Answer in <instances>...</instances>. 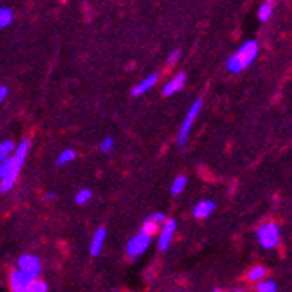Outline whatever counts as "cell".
Returning <instances> with one entry per match:
<instances>
[{"instance_id": "6da1fadb", "label": "cell", "mask_w": 292, "mask_h": 292, "mask_svg": "<svg viewBox=\"0 0 292 292\" xmlns=\"http://www.w3.org/2000/svg\"><path fill=\"white\" fill-rule=\"evenodd\" d=\"M257 239L265 250H273L280 242V228L276 223H265L264 227L259 228L257 232Z\"/></svg>"}, {"instance_id": "7a4b0ae2", "label": "cell", "mask_w": 292, "mask_h": 292, "mask_svg": "<svg viewBox=\"0 0 292 292\" xmlns=\"http://www.w3.org/2000/svg\"><path fill=\"white\" fill-rule=\"evenodd\" d=\"M201 105H203V103H201V100H196V102L191 105L186 120H184V123H182V127H180L178 137H176V143H178V146H184V144L187 143L189 132H191V129H193V125H195V120L198 118V112H199V109H201Z\"/></svg>"}, {"instance_id": "3957f363", "label": "cell", "mask_w": 292, "mask_h": 292, "mask_svg": "<svg viewBox=\"0 0 292 292\" xmlns=\"http://www.w3.org/2000/svg\"><path fill=\"white\" fill-rule=\"evenodd\" d=\"M150 242H152V237L139 232L137 235L132 237L129 241V244H127V255H129L130 259H137V257H141L144 251L148 250Z\"/></svg>"}, {"instance_id": "277c9868", "label": "cell", "mask_w": 292, "mask_h": 292, "mask_svg": "<svg viewBox=\"0 0 292 292\" xmlns=\"http://www.w3.org/2000/svg\"><path fill=\"white\" fill-rule=\"evenodd\" d=\"M18 271H22L24 274H27L29 278L37 280V276L41 274V260L34 255H24L18 260Z\"/></svg>"}, {"instance_id": "5b68a950", "label": "cell", "mask_w": 292, "mask_h": 292, "mask_svg": "<svg viewBox=\"0 0 292 292\" xmlns=\"http://www.w3.org/2000/svg\"><path fill=\"white\" fill-rule=\"evenodd\" d=\"M259 56V43L250 39V41H244L239 48V52L235 54V57L239 59L242 68H248V66L253 63Z\"/></svg>"}, {"instance_id": "8992f818", "label": "cell", "mask_w": 292, "mask_h": 292, "mask_svg": "<svg viewBox=\"0 0 292 292\" xmlns=\"http://www.w3.org/2000/svg\"><path fill=\"white\" fill-rule=\"evenodd\" d=\"M175 230H176V221L175 219H166L162 225V230L159 233V250L164 251L169 248L173 241V235H175Z\"/></svg>"}, {"instance_id": "52a82bcc", "label": "cell", "mask_w": 292, "mask_h": 292, "mask_svg": "<svg viewBox=\"0 0 292 292\" xmlns=\"http://www.w3.org/2000/svg\"><path fill=\"white\" fill-rule=\"evenodd\" d=\"M31 282H32V278H29L27 274H24L22 271H18V269H13V271H11L9 283H11V291L13 292H24L25 287H27Z\"/></svg>"}, {"instance_id": "ba28073f", "label": "cell", "mask_w": 292, "mask_h": 292, "mask_svg": "<svg viewBox=\"0 0 292 292\" xmlns=\"http://www.w3.org/2000/svg\"><path fill=\"white\" fill-rule=\"evenodd\" d=\"M29 146H31L29 139H24L22 143L18 144V146H14L13 157H11V161L14 162V166H18V167L24 166L25 157H27V153H29Z\"/></svg>"}, {"instance_id": "9c48e42d", "label": "cell", "mask_w": 292, "mask_h": 292, "mask_svg": "<svg viewBox=\"0 0 292 292\" xmlns=\"http://www.w3.org/2000/svg\"><path fill=\"white\" fill-rule=\"evenodd\" d=\"M214 209H216V203H214L212 199H205V201H199V203L196 205L193 214H195L196 219H205L214 212Z\"/></svg>"}, {"instance_id": "30bf717a", "label": "cell", "mask_w": 292, "mask_h": 292, "mask_svg": "<svg viewBox=\"0 0 292 292\" xmlns=\"http://www.w3.org/2000/svg\"><path fill=\"white\" fill-rule=\"evenodd\" d=\"M157 79H159V75L157 73H152L150 77H146L144 80H141L137 86H135L134 89H132V97H139V95H143V93H146V91H150V89L157 84Z\"/></svg>"}, {"instance_id": "8fae6325", "label": "cell", "mask_w": 292, "mask_h": 292, "mask_svg": "<svg viewBox=\"0 0 292 292\" xmlns=\"http://www.w3.org/2000/svg\"><path fill=\"white\" fill-rule=\"evenodd\" d=\"M184 84H186V73H178L176 77H173L169 82L164 86V97H169V95L176 93V91H180L184 88Z\"/></svg>"}, {"instance_id": "7c38bea8", "label": "cell", "mask_w": 292, "mask_h": 292, "mask_svg": "<svg viewBox=\"0 0 292 292\" xmlns=\"http://www.w3.org/2000/svg\"><path fill=\"white\" fill-rule=\"evenodd\" d=\"M105 237H107V232L103 227L98 228L97 232H95L93 239H91V255L93 257L100 255V251H102V248H103V242H105Z\"/></svg>"}, {"instance_id": "4fadbf2b", "label": "cell", "mask_w": 292, "mask_h": 292, "mask_svg": "<svg viewBox=\"0 0 292 292\" xmlns=\"http://www.w3.org/2000/svg\"><path fill=\"white\" fill-rule=\"evenodd\" d=\"M264 276H267V269H265L264 265H255V267H251L250 273H248V280H251V282H260Z\"/></svg>"}, {"instance_id": "5bb4252c", "label": "cell", "mask_w": 292, "mask_h": 292, "mask_svg": "<svg viewBox=\"0 0 292 292\" xmlns=\"http://www.w3.org/2000/svg\"><path fill=\"white\" fill-rule=\"evenodd\" d=\"M14 152V143L13 141H2L0 143V162L2 161H5V159H9L11 157V153Z\"/></svg>"}, {"instance_id": "9a60e30c", "label": "cell", "mask_w": 292, "mask_h": 292, "mask_svg": "<svg viewBox=\"0 0 292 292\" xmlns=\"http://www.w3.org/2000/svg\"><path fill=\"white\" fill-rule=\"evenodd\" d=\"M48 291V285L43 280H32V282L29 283L27 287H25L24 292H47Z\"/></svg>"}, {"instance_id": "2e32d148", "label": "cell", "mask_w": 292, "mask_h": 292, "mask_svg": "<svg viewBox=\"0 0 292 292\" xmlns=\"http://www.w3.org/2000/svg\"><path fill=\"white\" fill-rule=\"evenodd\" d=\"M186 186H187V178L184 175H180V176H176L175 180H173V184H171V195H180L182 191L186 189Z\"/></svg>"}, {"instance_id": "e0dca14e", "label": "cell", "mask_w": 292, "mask_h": 292, "mask_svg": "<svg viewBox=\"0 0 292 292\" xmlns=\"http://www.w3.org/2000/svg\"><path fill=\"white\" fill-rule=\"evenodd\" d=\"M13 22V11L9 7H0V29L7 27Z\"/></svg>"}, {"instance_id": "ac0fdd59", "label": "cell", "mask_w": 292, "mask_h": 292, "mask_svg": "<svg viewBox=\"0 0 292 292\" xmlns=\"http://www.w3.org/2000/svg\"><path fill=\"white\" fill-rule=\"evenodd\" d=\"M73 159H75L73 150H63L59 153V157H57V166H65L68 162H73Z\"/></svg>"}, {"instance_id": "d6986e66", "label": "cell", "mask_w": 292, "mask_h": 292, "mask_svg": "<svg viewBox=\"0 0 292 292\" xmlns=\"http://www.w3.org/2000/svg\"><path fill=\"white\" fill-rule=\"evenodd\" d=\"M271 14H273V4L271 2H265V4H262L259 7V18L262 22H267Z\"/></svg>"}, {"instance_id": "ffe728a7", "label": "cell", "mask_w": 292, "mask_h": 292, "mask_svg": "<svg viewBox=\"0 0 292 292\" xmlns=\"http://www.w3.org/2000/svg\"><path fill=\"white\" fill-rule=\"evenodd\" d=\"M257 291L259 292H278V287L276 283L271 282V280H265V282H259L257 285Z\"/></svg>"}, {"instance_id": "44dd1931", "label": "cell", "mask_w": 292, "mask_h": 292, "mask_svg": "<svg viewBox=\"0 0 292 292\" xmlns=\"http://www.w3.org/2000/svg\"><path fill=\"white\" fill-rule=\"evenodd\" d=\"M227 68L232 73H241L244 68L241 66V63H239V59H237L235 56H232V57H228V61H227Z\"/></svg>"}, {"instance_id": "7402d4cb", "label": "cell", "mask_w": 292, "mask_h": 292, "mask_svg": "<svg viewBox=\"0 0 292 292\" xmlns=\"http://www.w3.org/2000/svg\"><path fill=\"white\" fill-rule=\"evenodd\" d=\"M141 232L152 237L153 233H157V232H159V225H155V223H152L150 219H146V221L143 223V227H141Z\"/></svg>"}, {"instance_id": "603a6c76", "label": "cell", "mask_w": 292, "mask_h": 292, "mask_svg": "<svg viewBox=\"0 0 292 292\" xmlns=\"http://www.w3.org/2000/svg\"><path fill=\"white\" fill-rule=\"evenodd\" d=\"M89 199H91V191L89 189H80L77 195H75V201L79 205H84V203H88Z\"/></svg>"}, {"instance_id": "cb8c5ba5", "label": "cell", "mask_w": 292, "mask_h": 292, "mask_svg": "<svg viewBox=\"0 0 292 292\" xmlns=\"http://www.w3.org/2000/svg\"><path fill=\"white\" fill-rule=\"evenodd\" d=\"M112 146H114V139L112 137H105V139L100 143V150H102L103 153H109L112 150Z\"/></svg>"}, {"instance_id": "d4e9b609", "label": "cell", "mask_w": 292, "mask_h": 292, "mask_svg": "<svg viewBox=\"0 0 292 292\" xmlns=\"http://www.w3.org/2000/svg\"><path fill=\"white\" fill-rule=\"evenodd\" d=\"M150 221L155 223V225H164V221H166V214H162V212L153 214V216H150Z\"/></svg>"}, {"instance_id": "484cf974", "label": "cell", "mask_w": 292, "mask_h": 292, "mask_svg": "<svg viewBox=\"0 0 292 292\" xmlns=\"http://www.w3.org/2000/svg\"><path fill=\"white\" fill-rule=\"evenodd\" d=\"M178 59H180V52L175 50V52H173V54H171V56H169V59H167V63H169V65H175V63H176V61H178Z\"/></svg>"}, {"instance_id": "4316f807", "label": "cell", "mask_w": 292, "mask_h": 292, "mask_svg": "<svg viewBox=\"0 0 292 292\" xmlns=\"http://www.w3.org/2000/svg\"><path fill=\"white\" fill-rule=\"evenodd\" d=\"M7 93H9V89L5 88V86H0V102H2V100H5Z\"/></svg>"}, {"instance_id": "83f0119b", "label": "cell", "mask_w": 292, "mask_h": 292, "mask_svg": "<svg viewBox=\"0 0 292 292\" xmlns=\"http://www.w3.org/2000/svg\"><path fill=\"white\" fill-rule=\"evenodd\" d=\"M54 198H56V195H54V193H47V195H45V199H47V201H52Z\"/></svg>"}, {"instance_id": "f1b7e54d", "label": "cell", "mask_w": 292, "mask_h": 292, "mask_svg": "<svg viewBox=\"0 0 292 292\" xmlns=\"http://www.w3.org/2000/svg\"><path fill=\"white\" fill-rule=\"evenodd\" d=\"M232 292H244V291H232Z\"/></svg>"}, {"instance_id": "f546056e", "label": "cell", "mask_w": 292, "mask_h": 292, "mask_svg": "<svg viewBox=\"0 0 292 292\" xmlns=\"http://www.w3.org/2000/svg\"><path fill=\"white\" fill-rule=\"evenodd\" d=\"M214 292H219V291H214Z\"/></svg>"}]
</instances>
